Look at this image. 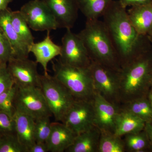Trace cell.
I'll list each match as a JSON object with an SVG mask.
<instances>
[{
	"mask_svg": "<svg viewBox=\"0 0 152 152\" xmlns=\"http://www.w3.org/2000/svg\"><path fill=\"white\" fill-rule=\"evenodd\" d=\"M102 17L121 67L152 48L148 36L137 31L130 21L126 8L118 0L112 1Z\"/></svg>",
	"mask_w": 152,
	"mask_h": 152,
	"instance_id": "cell-1",
	"label": "cell"
},
{
	"mask_svg": "<svg viewBox=\"0 0 152 152\" xmlns=\"http://www.w3.org/2000/svg\"><path fill=\"white\" fill-rule=\"evenodd\" d=\"M119 79L120 102L147 96L152 81V48L122 66Z\"/></svg>",
	"mask_w": 152,
	"mask_h": 152,
	"instance_id": "cell-2",
	"label": "cell"
},
{
	"mask_svg": "<svg viewBox=\"0 0 152 152\" xmlns=\"http://www.w3.org/2000/svg\"><path fill=\"white\" fill-rule=\"evenodd\" d=\"M77 34L84 44L92 61L120 70L119 60L103 21L87 20L84 28Z\"/></svg>",
	"mask_w": 152,
	"mask_h": 152,
	"instance_id": "cell-3",
	"label": "cell"
},
{
	"mask_svg": "<svg viewBox=\"0 0 152 152\" xmlns=\"http://www.w3.org/2000/svg\"><path fill=\"white\" fill-rule=\"evenodd\" d=\"M54 77L67 89L75 100H92L95 94L90 67L80 68L52 61Z\"/></svg>",
	"mask_w": 152,
	"mask_h": 152,
	"instance_id": "cell-4",
	"label": "cell"
},
{
	"mask_svg": "<svg viewBox=\"0 0 152 152\" xmlns=\"http://www.w3.org/2000/svg\"><path fill=\"white\" fill-rule=\"evenodd\" d=\"M40 88L55 121L63 123L75 98L61 83L48 73L40 75Z\"/></svg>",
	"mask_w": 152,
	"mask_h": 152,
	"instance_id": "cell-5",
	"label": "cell"
},
{
	"mask_svg": "<svg viewBox=\"0 0 152 152\" xmlns=\"http://www.w3.org/2000/svg\"><path fill=\"white\" fill-rule=\"evenodd\" d=\"M16 87L13 102L15 112L28 115L35 120L53 115L40 88Z\"/></svg>",
	"mask_w": 152,
	"mask_h": 152,
	"instance_id": "cell-6",
	"label": "cell"
},
{
	"mask_svg": "<svg viewBox=\"0 0 152 152\" xmlns=\"http://www.w3.org/2000/svg\"><path fill=\"white\" fill-rule=\"evenodd\" d=\"M90 68L95 92L111 103L119 106L120 70L93 61Z\"/></svg>",
	"mask_w": 152,
	"mask_h": 152,
	"instance_id": "cell-7",
	"label": "cell"
},
{
	"mask_svg": "<svg viewBox=\"0 0 152 152\" xmlns=\"http://www.w3.org/2000/svg\"><path fill=\"white\" fill-rule=\"evenodd\" d=\"M61 50L58 59L62 64L80 68H88L92 61L83 41L71 29L62 38Z\"/></svg>",
	"mask_w": 152,
	"mask_h": 152,
	"instance_id": "cell-8",
	"label": "cell"
},
{
	"mask_svg": "<svg viewBox=\"0 0 152 152\" xmlns=\"http://www.w3.org/2000/svg\"><path fill=\"white\" fill-rule=\"evenodd\" d=\"M20 11L33 31H47L58 28L54 16L42 0H31L22 6Z\"/></svg>",
	"mask_w": 152,
	"mask_h": 152,
	"instance_id": "cell-9",
	"label": "cell"
},
{
	"mask_svg": "<svg viewBox=\"0 0 152 152\" xmlns=\"http://www.w3.org/2000/svg\"><path fill=\"white\" fill-rule=\"evenodd\" d=\"M76 134L94 125V112L92 100H75L62 123Z\"/></svg>",
	"mask_w": 152,
	"mask_h": 152,
	"instance_id": "cell-10",
	"label": "cell"
},
{
	"mask_svg": "<svg viewBox=\"0 0 152 152\" xmlns=\"http://www.w3.org/2000/svg\"><path fill=\"white\" fill-rule=\"evenodd\" d=\"M36 61L27 58H13L7 64V68L15 85L21 87L40 86V75L38 73Z\"/></svg>",
	"mask_w": 152,
	"mask_h": 152,
	"instance_id": "cell-11",
	"label": "cell"
},
{
	"mask_svg": "<svg viewBox=\"0 0 152 152\" xmlns=\"http://www.w3.org/2000/svg\"><path fill=\"white\" fill-rule=\"evenodd\" d=\"M94 125L102 132L114 134L116 120L121 108L95 92L92 99Z\"/></svg>",
	"mask_w": 152,
	"mask_h": 152,
	"instance_id": "cell-12",
	"label": "cell"
},
{
	"mask_svg": "<svg viewBox=\"0 0 152 152\" xmlns=\"http://www.w3.org/2000/svg\"><path fill=\"white\" fill-rule=\"evenodd\" d=\"M52 12L58 28L72 29L79 10L77 0H42Z\"/></svg>",
	"mask_w": 152,
	"mask_h": 152,
	"instance_id": "cell-13",
	"label": "cell"
},
{
	"mask_svg": "<svg viewBox=\"0 0 152 152\" xmlns=\"http://www.w3.org/2000/svg\"><path fill=\"white\" fill-rule=\"evenodd\" d=\"M51 31H47V35L44 40L34 43L28 47L29 53H32L36 61L42 67L44 73H48V64L56 57L59 56L61 47L55 44L50 37Z\"/></svg>",
	"mask_w": 152,
	"mask_h": 152,
	"instance_id": "cell-14",
	"label": "cell"
},
{
	"mask_svg": "<svg viewBox=\"0 0 152 152\" xmlns=\"http://www.w3.org/2000/svg\"><path fill=\"white\" fill-rule=\"evenodd\" d=\"M11 10L9 8L0 12V28L4 31L13 51L14 58H27L30 53L28 46L22 41L14 29L11 22Z\"/></svg>",
	"mask_w": 152,
	"mask_h": 152,
	"instance_id": "cell-15",
	"label": "cell"
},
{
	"mask_svg": "<svg viewBox=\"0 0 152 152\" xmlns=\"http://www.w3.org/2000/svg\"><path fill=\"white\" fill-rule=\"evenodd\" d=\"M77 135L63 123H52L51 132L46 143L49 151L65 152L73 143Z\"/></svg>",
	"mask_w": 152,
	"mask_h": 152,
	"instance_id": "cell-16",
	"label": "cell"
},
{
	"mask_svg": "<svg viewBox=\"0 0 152 152\" xmlns=\"http://www.w3.org/2000/svg\"><path fill=\"white\" fill-rule=\"evenodd\" d=\"M127 13L131 23L139 34L148 36L152 30V1L132 7Z\"/></svg>",
	"mask_w": 152,
	"mask_h": 152,
	"instance_id": "cell-17",
	"label": "cell"
},
{
	"mask_svg": "<svg viewBox=\"0 0 152 152\" xmlns=\"http://www.w3.org/2000/svg\"><path fill=\"white\" fill-rule=\"evenodd\" d=\"M146 122L131 112L121 108L116 120L114 134L121 137L127 134L143 130Z\"/></svg>",
	"mask_w": 152,
	"mask_h": 152,
	"instance_id": "cell-18",
	"label": "cell"
},
{
	"mask_svg": "<svg viewBox=\"0 0 152 152\" xmlns=\"http://www.w3.org/2000/svg\"><path fill=\"white\" fill-rule=\"evenodd\" d=\"M14 118L15 122L16 133L19 140L27 150L35 143V120L25 114L15 112Z\"/></svg>",
	"mask_w": 152,
	"mask_h": 152,
	"instance_id": "cell-19",
	"label": "cell"
},
{
	"mask_svg": "<svg viewBox=\"0 0 152 152\" xmlns=\"http://www.w3.org/2000/svg\"><path fill=\"white\" fill-rule=\"evenodd\" d=\"M101 132L94 126L77 135L73 143L66 152H98Z\"/></svg>",
	"mask_w": 152,
	"mask_h": 152,
	"instance_id": "cell-20",
	"label": "cell"
},
{
	"mask_svg": "<svg viewBox=\"0 0 152 152\" xmlns=\"http://www.w3.org/2000/svg\"><path fill=\"white\" fill-rule=\"evenodd\" d=\"M113 0H77L79 10L87 20H96L103 16Z\"/></svg>",
	"mask_w": 152,
	"mask_h": 152,
	"instance_id": "cell-21",
	"label": "cell"
},
{
	"mask_svg": "<svg viewBox=\"0 0 152 152\" xmlns=\"http://www.w3.org/2000/svg\"><path fill=\"white\" fill-rule=\"evenodd\" d=\"M124 142L125 149L132 152H144L151 151L148 137L145 129L139 132L127 134Z\"/></svg>",
	"mask_w": 152,
	"mask_h": 152,
	"instance_id": "cell-22",
	"label": "cell"
},
{
	"mask_svg": "<svg viewBox=\"0 0 152 152\" xmlns=\"http://www.w3.org/2000/svg\"><path fill=\"white\" fill-rule=\"evenodd\" d=\"M10 19L14 29L22 41L28 47L34 43V38L20 11L11 10Z\"/></svg>",
	"mask_w": 152,
	"mask_h": 152,
	"instance_id": "cell-23",
	"label": "cell"
},
{
	"mask_svg": "<svg viewBox=\"0 0 152 152\" xmlns=\"http://www.w3.org/2000/svg\"><path fill=\"white\" fill-rule=\"evenodd\" d=\"M122 109L135 114L146 123L152 121V106L147 96L136 99L124 104Z\"/></svg>",
	"mask_w": 152,
	"mask_h": 152,
	"instance_id": "cell-24",
	"label": "cell"
},
{
	"mask_svg": "<svg viewBox=\"0 0 152 152\" xmlns=\"http://www.w3.org/2000/svg\"><path fill=\"white\" fill-rule=\"evenodd\" d=\"M121 137L110 133L102 132L98 152H124L126 151Z\"/></svg>",
	"mask_w": 152,
	"mask_h": 152,
	"instance_id": "cell-25",
	"label": "cell"
},
{
	"mask_svg": "<svg viewBox=\"0 0 152 152\" xmlns=\"http://www.w3.org/2000/svg\"><path fill=\"white\" fill-rule=\"evenodd\" d=\"M50 117L46 116L35 120V138L36 142L47 143L52 129Z\"/></svg>",
	"mask_w": 152,
	"mask_h": 152,
	"instance_id": "cell-26",
	"label": "cell"
},
{
	"mask_svg": "<svg viewBox=\"0 0 152 152\" xmlns=\"http://www.w3.org/2000/svg\"><path fill=\"white\" fill-rule=\"evenodd\" d=\"M0 152H27L19 140L16 134L0 137Z\"/></svg>",
	"mask_w": 152,
	"mask_h": 152,
	"instance_id": "cell-27",
	"label": "cell"
},
{
	"mask_svg": "<svg viewBox=\"0 0 152 152\" xmlns=\"http://www.w3.org/2000/svg\"><path fill=\"white\" fill-rule=\"evenodd\" d=\"M14 58L13 51L8 39L0 28V64H7Z\"/></svg>",
	"mask_w": 152,
	"mask_h": 152,
	"instance_id": "cell-28",
	"label": "cell"
},
{
	"mask_svg": "<svg viewBox=\"0 0 152 152\" xmlns=\"http://www.w3.org/2000/svg\"><path fill=\"white\" fill-rule=\"evenodd\" d=\"M14 134H16L14 117L0 110V135Z\"/></svg>",
	"mask_w": 152,
	"mask_h": 152,
	"instance_id": "cell-29",
	"label": "cell"
},
{
	"mask_svg": "<svg viewBox=\"0 0 152 152\" xmlns=\"http://www.w3.org/2000/svg\"><path fill=\"white\" fill-rule=\"evenodd\" d=\"M15 85L7 64H0V94L12 88Z\"/></svg>",
	"mask_w": 152,
	"mask_h": 152,
	"instance_id": "cell-30",
	"label": "cell"
},
{
	"mask_svg": "<svg viewBox=\"0 0 152 152\" xmlns=\"http://www.w3.org/2000/svg\"><path fill=\"white\" fill-rule=\"evenodd\" d=\"M125 7H127L141 5L152 1V0H118Z\"/></svg>",
	"mask_w": 152,
	"mask_h": 152,
	"instance_id": "cell-31",
	"label": "cell"
},
{
	"mask_svg": "<svg viewBox=\"0 0 152 152\" xmlns=\"http://www.w3.org/2000/svg\"><path fill=\"white\" fill-rule=\"evenodd\" d=\"M48 148L46 143L36 142L28 150V152H48Z\"/></svg>",
	"mask_w": 152,
	"mask_h": 152,
	"instance_id": "cell-32",
	"label": "cell"
},
{
	"mask_svg": "<svg viewBox=\"0 0 152 152\" xmlns=\"http://www.w3.org/2000/svg\"><path fill=\"white\" fill-rule=\"evenodd\" d=\"M16 89V87L15 85L12 88L0 94V107L4 102L5 101L9 96L15 92Z\"/></svg>",
	"mask_w": 152,
	"mask_h": 152,
	"instance_id": "cell-33",
	"label": "cell"
},
{
	"mask_svg": "<svg viewBox=\"0 0 152 152\" xmlns=\"http://www.w3.org/2000/svg\"><path fill=\"white\" fill-rule=\"evenodd\" d=\"M144 129L146 132L147 135L148 137L150 145H151V149L152 151V121L146 123Z\"/></svg>",
	"mask_w": 152,
	"mask_h": 152,
	"instance_id": "cell-34",
	"label": "cell"
},
{
	"mask_svg": "<svg viewBox=\"0 0 152 152\" xmlns=\"http://www.w3.org/2000/svg\"><path fill=\"white\" fill-rule=\"evenodd\" d=\"M13 0H0V12L8 8V6Z\"/></svg>",
	"mask_w": 152,
	"mask_h": 152,
	"instance_id": "cell-35",
	"label": "cell"
},
{
	"mask_svg": "<svg viewBox=\"0 0 152 152\" xmlns=\"http://www.w3.org/2000/svg\"><path fill=\"white\" fill-rule=\"evenodd\" d=\"M147 97L152 106V91H150L149 92L147 95Z\"/></svg>",
	"mask_w": 152,
	"mask_h": 152,
	"instance_id": "cell-36",
	"label": "cell"
},
{
	"mask_svg": "<svg viewBox=\"0 0 152 152\" xmlns=\"http://www.w3.org/2000/svg\"><path fill=\"white\" fill-rule=\"evenodd\" d=\"M148 37L150 41H151V42L152 43V30L151 32V33L148 35Z\"/></svg>",
	"mask_w": 152,
	"mask_h": 152,
	"instance_id": "cell-37",
	"label": "cell"
},
{
	"mask_svg": "<svg viewBox=\"0 0 152 152\" xmlns=\"http://www.w3.org/2000/svg\"><path fill=\"white\" fill-rule=\"evenodd\" d=\"M150 91H152V81L151 84V90H150Z\"/></svg>",
	"mask_w": 152,
	"mask_h": 152,
	"instance_id": "cell-38",
	"label": "cell"
},
{
	"mask_svg": "<svg viewBox=\"0 0 152 152\" xmlns=\"http://www.w3.org/2000/svg\"><path fill=\"white\" fill-rule=\"evenodd\" d=\"M0 137H1V135H0Z\"/></svg>",
	"mask_w": 152,
	"mask_h": 152,
	"instance_id": "cell-39",
	"label": "cell"
}]
</instances>
